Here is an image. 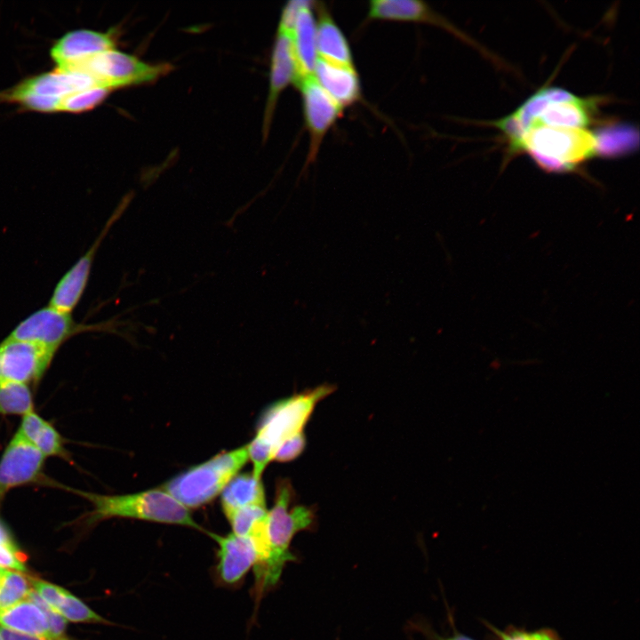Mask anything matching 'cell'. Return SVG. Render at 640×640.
<instances>
[{
	"mask_svg": "<svg viewBox=\"0 0 640 640\" xmlns=\"http://www.w3.org/2000/svg\"><path fill=\"white\" fill-rule=\"evenodd\" d=\"M330 385H321L276 402L262 413L254 438L247 444L252 473L261 478L268 464L273 460L278 446L303 428L316 405L333 392Z\"/></svg>",
	"mask_w": 640,
	"mask_h": 640,
	"instance_id": "obj_1",
	"label": "cell"
},
{
	"mask_svg": "<svg viewBox=\"0 0 640 640\" xmlns=\"http://www.w3.org/2000/svg\"><path fill=\"white\" fill-rule=\"evenodd\" d=\"M510 149L524 151L546 172H569L597 155V141L587 128L532 124Z\"/></svg>",
	"mask_w": 640,
	"mask_h": 640,
	"instance_id": "obj_2",
	"label": "cell"
},
{
	"mask_svg": "<svg viewBox=\"0 0 640 640\" xmlns=\"http://www.w3.org/2000/svg\"><path fill=\"white\" fill-rule=\"evenodd\" d=\"M292 493L288 480L278 482L274 505L267 516L268 556L263 564L254 568L256 583L261 590L278 582L285 564L295 560L290 550L293 537L310 528L315 521V513L308 507L296 505L289 508Z\"/></svg>",
	"mask_w": 640,
	"mask_h": 640,
	"instance_id": "obj_3",
	"label": "cell"
},
{
	"mask_svg": "<svg viewBox=\"0 0 640 640\" xmlns=\"http://www.w3.org/2000/svg\"><path fill=\"white\" fill-rule=\"evenodd\" d=\"M74 492L92 506L86 517V522L90 524L112 517H123L203 530L192 517L189 509L164 490L155 489L122 495H106L78 490Z\"/></svg>",
	"mask_w": 640,
	"mask_h": 640,
	"instance_id": "obj_4",
	"label": "cell"
},
{
	"mask_svg": "<svg viewBox=\"0 0 640 640\" xmlns=\"http://www.w3.org/2000/svg\"><path fill=\"white\" fill-rule=\"evenodd\" d=\"M249 460L247 444L221 452L170 479L163 490L187 508L216 498Z\"/></svg>",
	"mask_w": 640,
	"mask_h": 640,
	"instance_id": "obj_5",
	"label": "cell"
},
{
	"mask_svg": "<svg viewBox=\"0 0 640 640\" xmlns=\"http://www.w3.org/2000/svg\"><path fill=\"white\" fill-rule=\"evenodd\" d=\"M70 70L92 76L101 87L113 91L156 80L171 70L168 64H149L116 48L97 53Z\"/></svg>",
	"mask_w": 640,
	"mask_h": 640,
	"instance_id": "obj_6",
	"label": "cell"
},
{
	"mask_svg": "<svg viewBox=\"0 0 640 640\" xmlns=\"http://www.w3.org/2000/svg\"><path fill=\"white\" fill-rule=\"evenodd\" d=\"M101 330L100 325L80 324L71 313L50 307L40 308L21 321L6 337L24 340L58 351L72 336L89 330Z\"/></svg>",
	"mask_w": 640,
	"mask_h": 640,
	"instance_id": "obj_7",
	"label": "cell"
},
{
	"mask_svg": "<svg viewBox=\"0 0 640 640\" xmlns=\"http://www.w3.org/2000/svg\"><path fill=\"white\" fill-rule=\"evenodd\" d=\"M46 457L18 431L0 458V502L13 488L31 484H52L44 475Z\"/></svg>",
	"mask_w": 640,
	"mask_h": 640,
	"instance_id": "obj_8",
	"label": "cell"
},
{
	"mask_svg": "<svg viewBox=\"0 0 640 640\" xmlns=\"http://www.w3.org/2000/svg\"><path fill=\"white\" fill-rule=\"evenodd\" d=\"M302 99L305 124L309 135L307 164L316 158L328 131L340 117L342 108L324 90L314 74L300 77L295 84Z\"/></svg>",
	"mask_w": 640,
	"mask_h": 640,
	"instance_id": "obj_9",
	"label": "cell"
},
{
	"mask_svg": "<svg viewBox=\"0 0 640 640\" xmlns=\"http://www.w3.org/2000/svg\"><path fill=\"white\" fill-rule=\"evenodd\" d=\"M56 352L35 343L5 338L0 342V381L37 384Z\"/></svg>",
	"mask_w": 640,
	"mask_h": 640,
	"instance_id": "obj_10",
	"label": "cell"
},
{
	"mask_svg": "<svg viewBox=\"0 0 640 640\" xmlns=\"http://www.w3.org/2000/svg\"><path fill=\"white\" fill-rule=\"evenodd\" d=\"M130 200L129 196L122 200L90 248L60 279L51 296L50 307L67 313H71L76 307L86 288L96 252L110 228L124 213Z\"/></svg>",
	"mask_w": 640,
	"mask_h": 640,
	"instance_id": "obj_11",
	"label": "cell"
},
{
	"mask_svg": "<svg viewBox=\"0 0 640 640\" xmlns=\"http://www.w3.org/2000/svg\"><path fill=\"white\" fill-rule=\"evenodd\" d=\"M101 88L88 74L79 70H53L26 77L14 86L0 92V103L17 97L33 95L59 101L76 92Z\"/></svg>",
	"mask_w": 640,
	"mask_h": 640,
	"instance_id": "obj_12",
	"label": "cell"
},
{
	"mask_svg": "<svg viewBox=\"0 0 640 640\" xmlns=\"http://www.w3.org/2000/svg\"><path fill=\"white\" fill-rule=\"evenodd\" d=\"M115 34L112 31L101 32L87 28L71 30L59 39L50 48V56L56 69L70 70L88 58L114 49Z\"/></svg>",
	"mask_w": 640,
	"mask_h": 640,
	"instance_id": "obj_13",
	"label": "cell"
},
{
	"mask_svg": "<svg viewBox=\"0 0 640 640\" xmlns=\"http://www.w3.org/2000/svg\"><path fill=\"white\" fill-rule=\"evenodd\" d=\"M298 79L299 70L292 30L278 25L270 61L269 90L264 115L265 136H267L280 94L290 84H295Z\"/></svg>",
	"mask_w": 640,
	"mask_h": 640,
	"instance_id": "obj_14",
	"label": "cell"
},
{
	"mask_svg": "<svg viewBox=\"0 0 640 640\" xmlns=\"http://www.w3.org/2000/svg\"><path fill=\"white\" fill-rule=\"evenodd\" d=\"M218 544L217 572L221 580L234 584L241 580L258 561V555L252 540L233 532L220 536L209 532Z\"/></svg>",
	"mask_w": 640,
	"mask_h": 640,
	"instance_id": "obj_15",
	"label": "cell"
},
{
	"mask_svg": "<svg viewBox=\"0 0 640 640\" xmlns=\"http://www.w3.org/2000/svg\"><path fill=\"white\" fill-rule=\"evenodd\" d=\"M368 20L416 22L441 27L461 36V34L428 4L416 0H373L369 3Z\"/></svg>",
	"mask_w": 640,
	"mask_h": 640,
	"instance_id": "obj_16",
	"label": "cell"
},
{
	"mask_svg": "<svg viewBox=\"0 0 640 640\" xmlns=\"http://www.w3.org/2000/svg\"><path fill=\"white\" fill-rule=\"evenodd\" d=\"M314 76L342 108L361 99V84L355 66L337 64L317 57Z\"/></svg>",
	"mask_w": 640,
	"mask_h": 640,
	"instance_id": "obj_17",
	"label": "cell"
},
{
	"mask_svg": "<svg viewBox=\"0 0 640 640\" xmlns=\"http://www.w3.org/2000/svg\"><path fill=\"white\" fill-rule=\"evenodd\" d=\"M313 7L314 2L302 0L292 29L299 79L314 74L317 59L316 28V19L312 11Z\"/></svg>",
	"mask_w": 640,
	"mask_h": 640,
	"instance_id": "obj_18",
	"label": "cell"
},
{
	"mask_svg": "<svg viewBox=\"0 0 640 640\" xmlns=\"http://www.w3.org/2000/svg\"><path fill=\"white\" fill-rule=\"evenodd\" d=\"M317 57L330 62L355 66L348 39L324 4L314 2Z\"/></svg>",
	"mask_w": 640,
	"mask_h": 640,
	"instance_id": "obj_19",
	"label": "cell"
},
{
	"mask_svg": "<svg viewBox=\"0 0 640 640\" xmlns=\"http://www.w3.org/2000/svg\"><path fill=\"white\" fill-rule=\"evenodd\" d=\"M25 439L36 447L45 457H58L69 460L60 432L35 411L22 416L17 430Z\"/></svg>",
	"mask_w": 640,
	"mask_h": 640,
	"instance_id": "obj_20",
	"label": "cell"
},
{
	"mask_svg": "<svg viewBox=\"0 0 640 640\" xmlns=\"http://www.w3.org/2000/svg\"><path fill=\"white\" fill-rule=\"evenodd\" d=\"M0 625L25 635L52 637L45 614L28 598L0 610Z\"/></svg>",
	"mask_w": 640,
	"mask_h": 640,
	"instance_id": "obj_21",
	"label": "cell"
},
{
	"mask_svg": "<svg viewBox=\"0 0 640 640\" xmlns=\"http://www.w3.org/2000/svg\"><path fill=\"white\" fill-rule=\"evenodd\" d=\"M220 502L225 515L249 506H266L261 478L252 472L236 475L221 492Z\"/></svg>",
	"mask_w": 640,
	"mask_h": 640,
	"instance_id": "obj_22",
	"label": "cell"
},
{
	"mask_svg": "<svg viewBox=\"0 0 640 640\" xmlns=\"http://www.w3.org/2000/svg\"><path fill=\"white\" fill-rule=\"evenodd\" d=\"M35 411L29 385L14 381H0V414L20 415Z\"/></svg>",
	"mask_w": 640,
	"mask_h": 640,
	"instance_id": "obj_23",
	"label": "cell"
},
{
	"mask_svg": "<svg viewBox=\"0 0 640 640\" xmlns=\"http://www.w3.org/2000/svg\"><path fill=\"white\" fill-rule=\"evenodd\" d=\"M31 590L28 578L20 572L3 568L0 577V610L27 599Z\"/></svg>",
	"mask_w": 640,
	"mask_h": 640,
	"instance_id": "obj_24",
	"label": "cell"
},
{
	"mask_svg": "<svg viewBox=\"0 0 640 640\" xmlns=\"http://www.w3.org/2000/svg\"><path fill=\"white\" fill-rule=\"evenodd\" d=\"M597 154L614 156L630 150L637 142V135L632 128L617 127L603 130L596 134Z\"/></svg>",
	"mask_w": 640,
	"mask_h": 640,
	"instance_id": "obj_25",
	"label": "cell"
},
{
	"mask_svg": "<svg viewBox=\"0 0 640 640\" xmlns=\"http://www.w3.org/2000/svg\"><path fill=\"white\" fill-rule=\"evenodd\" d=\"M111 92L104 88H91L73 92L64 97L59 106V112L81 114L98 107Z\"/></svg>",
	"mask_w": 640,
	"mask_h": 640,
	"instance_id": "obj_26",
	"label": "cell"
},
{
	"mask_svg": "<svg viewBox=\"0 0 640 640\" xmlns=\"http://www.w3.org/2000/svg\"><path fill=\"white\" fill-rule=\"evenodd\" d=\"M268 514L266 506L254 505L232 511L226 516L232 527V532L247 536L255 524Z\"/></svg>",
	"mask_w": 640,
	"mask_h": 640,
	"instance_id": "obj_27",
	"label": "cell"
},
{
	"mask_svg": "<svg viewBox=\"0 0 640 640\" xmlns=\"http://www.w3.org/2000/svg\"><path fill=\"white\" fill-rule=\"evenodd\" d=\"M55 612L60 614L66 620L75 622L106 623V620L90 609L84 603L70 594L68 591Z\"/></svg>",
	"mask_w": 640,
	"mask_h": 640,
	"instance_id": "obj_28",
	"label": "cell"
},
{
	"mask_svg": "<svg viewBox=\"0 0 640 640\" xmlns=\"http://www.w3.org/2000/svg\"><path fill=\"white\" fill-rule=\"evenodd\" d=\"M488 626L499 640H561L556 633L549 628L527 631L510 628L506 630H500L493 626Z\"/></svg>",
	"mask_w": 640,
	"mask_h": 640,
	"instance_id": "obj_29",
	"label": "cell"
},
{
	"mask_svg": "<svg viewBox=\"0 0 640 640\" xmlns=\"http://www.w3.org/2000/svg\"><path fill=\"white\" fill-rule=\"evenodd\" d=\"M28 599L34 602L38 605L45 614L52 637L60 638L65 637L64 632L67 625V620L58 612H56L51 606H49L32 588Z\"/></svg>",
	"mask_w": 640,
	"mask_h": 640,
	"instance_id": "obj_30",
	"label": "cell"
},
{
	"mask_svg": "<svg viewBox=\"0 0 640 640\" xmlns=\"http://www.w3.org/2000/svg\"><path fill=\"white\" fill-rule=\"evenodd\" d=\"M28 579L33 590L55 611L68 590L44 580Z\"/></svg>",
	"mask_w": 640,
	"mask_h": 640,
	"instance_id": "obj_31",
	"label": "cell"
},
{
	"mask_svg": "<svg viewBox=\"0 0 640 640\" xmlns=\"http://www.w3.org/2000/svg\"><path fill=\"white\" fill-rule=\"evenodd\" d=\"M306 437L304 432L298 433L284 441L276 449L273 460L288 462L296 459L304 451Z\"/></svg>",
	"mask_w": 640,
	"mask_h": 640,
	"instance_id": "obj_32",
	"label": "cell"
},
{
	"mask_svg": "<svg viewBox=\"0 0 640 640\" xmlns=\"http://www.w3.org/2000/svg\"><path fill=\"white\" fill-rule=\"evenodd\" d=\"M0 567L16 570L19 572H27L23 555L16 544H0Z\"/></svg>",
	"mask_w": 640,
	"mask_h": 640,
	"instance_id": "obj_33",
	"label": "cell"
},
{
	"mask_svg": "<svg viewBox=\"0 0 640 640\" xmlns=\"http://www.w3.org/2000/svg\"><path fill=\"white\" fill-rule=\"evenodd\" d=\"M417 627L428 640H476L457 630H454L449 636H440L427 624L419 623Z\"/></svg>",
	"mask_w": 640,
	"mask_h": 640,
	"instance_id": "obj_34",
	"label": "cell"
},
{
	"mask_svg": "<svg viewBox=\"0 0 640 640\" xmlns=\"http://www.w3.org/2000/svg\"><path fill=\"white\" fill-rule=\"evenodd\" d=\"M0 634L4 640H68L66 637H44L25 635L0 627Z\"/></svg>",
	"mask_w": 640,
	"mask_h": 640,
	"instance_id": "obj_35",
	"label": "cell"
},
{
	"mask_svg": "<svg viewBox=\"0 0 640 640\" xmlns=\"http://www.w3.org/2000/svg\"><path fill=\"white\" fill-rule=\"evenodd\" d=\"M0 544L15 545V542L7 528L0 520Z\"/></svg>",
	"mask_w": 640,
	"mask_h": 640,
	"instance_id": "obj_36",
	"label": "cell"
},
{
	"mask_svg": "<svg viewBox=\"0 0 640 640\" xmlns=\"http://www.w3.org/2000/svg\"><path fill=\"white\" fill-rule=\"evenodd\" d=\"M2 571H3V568L0 567V577H1Z\"/></svg>",
	"mask_w": 640,
	"mask_h": 640,
	"instance_id": "obj_37",
	"label": "cell"
},
{
	"mask_svg": "<svg viewBox=\"0 0 640 640\" xmlns=\"http://www.w3.org/2000/svg\"><path fill=\"white\" fill-rule=\"evenodd\" d=\"M0 640H4L3 637H2V636H1V634H0Z\"/></svg>",
	"mask_w": 640,
	"mask_h": 640,
	"instance_id": "obj_38",
	"label": "cell"
}]
</instances>
